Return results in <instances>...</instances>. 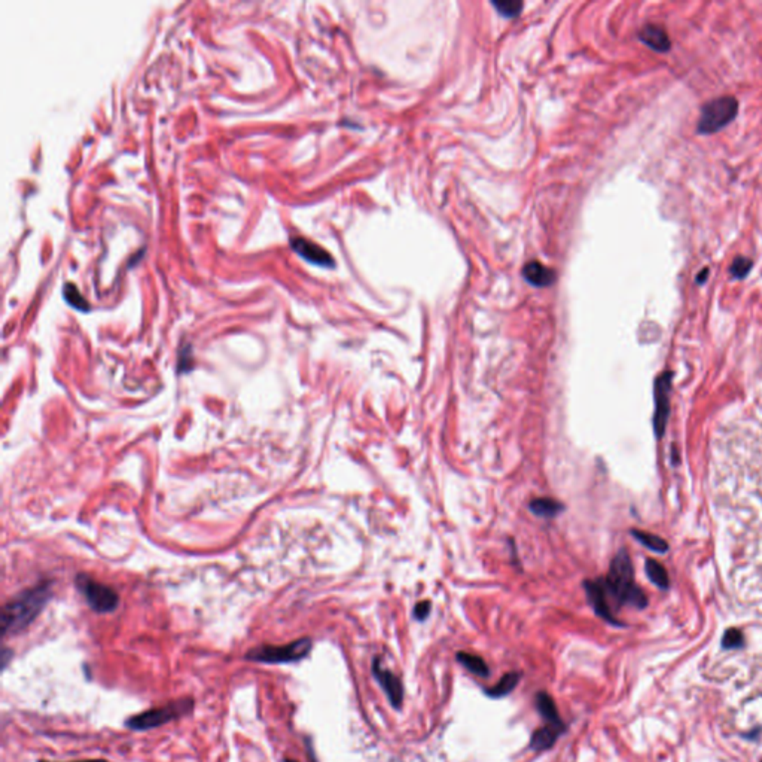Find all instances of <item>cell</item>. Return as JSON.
Here are the masks:
<instances>
[{"mask_svg": "<svg viewBox=\"0 0 762 762\" xmlns=\"http://www.w3.org/2000/svg\"><path fill=\"white\" fill-rule=\"evenodd\" d=\"M40 762H45V761H40ZM80 762H107V761H103V759H91V761H80Z\"/></svg>", "mask_w": 762, "mask_h": 762, "instance_id": "obj_20", "label": "cell"}, {"mask_svg": "<svg viewBox=\"0 0 762 762\" xmlns=\"http://www.w3.org/2000/svg\"><path fill=\"white\" fill-rule=\"evenodd\" d=\"M193 368V347H182L179 352V373H188Z\"/></svg>", "mask_w": 762, "mask_h": 762, "instance_id": "obj_18", "label": "cell"}, {"mask_svg": "<svg viewBox=\"0 0 762 762\" xmlns=\"http://www.w3.org/2000/svg\"><path fill=\"white\" fill-rule=\"evenodd\" d=\"M75 584L93 611L98 613H109L118 608L119 597L114 588L102 584V582L85 574L77 575Z\"/></svg>", "mask_w": 762, "mask_h": 762, "instance_id": "obj_3", "label": "cell"}, {"mask_svg": "<svg viewBox=\"0 0 762 762\" xmlns=\"http://www.w3.org/2000/svg\"><path fill=\"white\" fill-rule=\"evenodd\" d=\"M290 246H292L294 251L301 257H304L310 264L320 267H334V257L311 240H307L304 237H294L290 240Z\"/></svg>", "mask_w": 762, "mask_h": 762, "instance_id": "obj_7", "label": "cell"}, {"mask_svg": "<svg viewBox=\"0 0 762 762\" xmlns=\"http://www.w3.org/2000/svg\"><path fill=\"white\" fill-rule=\"evenodd\" d=\"M190 709H193V700L189 698L179 700V701L170 703L169 705H164V708L151 709L148 712L133 716V718L127 719L126 724L128 728H131V730H136V731L151 730V728L164 725L167 722L179 718V716L189 713Z\"/></svg>", "mask_w": 762, "mask_h": 762, "instance_id": "obj_5", "label": "cell"}, {"mask_svg": "<svg viewBox=\"0 0 762 762\" xmlns=\"http://www.w3.org/2000/svg\"><path fill=\"white\" fill-rule=\"evenodd\" d=\"M431 612V603L429 602H420L416 604V608H414V616L419 621H423L428 618V615Z\"/></svg>", "mask_w": 762, "mask_h": 762, "instance_id": "obj_19", "label": "cell"}, {"mask_svg": "<svg viewBox=\"0 0 762 762\" xmlns=\"http://www.w3.org/2000/svg\"><path fill=\"white\" fill-rule=\"evenodd\" d=\"M565 733V725H554L546 724V726H542L541 730H537L533 737L530 747L535 750H546L550 749L560 734Z\"/></svg>", "mask_w": 762, "mask_h": 762, "instance_id": "obj_10", "label": "cell"}, {"mask_svg": "<svg viewBox=\"0 0 762 762\" xmlns=\"http://www.w3.org/2000/svg\"><path fill=\"white\" fill-rule=\"evenodd\" d=\"M638 36H641V40L643 43H646L648 47H651L652 50H655L658 52L668 51V48H670L668 35H667L663 27H659L657 24L645 26L641 30V33H638Z\"/></svg>", "mask_w": 762, "mask_h": 762, "instance_id": "obj_9", "label": "cell"}, {"mask_svg": "<svg viewBox=\"0 0 762 762\" xmlns=\"http://www.w3.org/2000/svg\"><path fill=\"white\" fill-rule=\"evenodd\" d=\"M457 661L461 664H463L470 673H474L477 676H488L490 670H488V666L486 661L478 657V655H474V654H466V652H458L457 654Z\"/></svg>", "mask_w": 762, "mask_h": 762, "instance_id": "obj_13", "label": "cell"}, {"mask_svg": "<svg viewBox=\"0 0 762 762\" xmlns=\"http://www.w3.org/2000/svg\"><path fill=\"white\" fill-rule=\"evenodd\" d=\"M738 112V103L734 97L715 98L701 109L698 121V133L712 134L719 131L735 118Z\"/></svg>", "mask_w": 762, "mask_h": 762, "instance_id": "obj_4", "label": "cell"}, {"mask_svg": "<svg viewBox=\"0 0 762 762\" xmlns=\"http://www.w3.org/2000/svg\"><path fill=\"white\" fill-rule=\"evenodd\" d=\"M63 295H64V299L69 302L73 308L80 311H89L88 301L81 295L80 289H77L73 283H66L63 289Z\"/></svg>", "mask_w": 762, "mask_h": 762, "instance_id": "obj_15", "label": "cell"}, {"mask_svg": "<svg viewBox=\"0 0 762 762\" xmlns=\"http://www.w3.org/2000/svg\"><path fill=\"white\" fill-rule=\"evenodd\" d=\"M520 680V676L518 673H508L503 676L495 687L487 689V694L491 697H503L507 696V694H509L515 687H517V683Z\"/></svg>", "mask_w": 762, "mask_h": 762, "instance_id": "obj_14", "label": "cell"}, {"mask_svg": "<svg viewBox=\"0 0 762 762\" xmlns=\"http://www.w3.org/2000/svg\"><path fill=\"white\" fill-rule=\"evenodd\" d=\"M536 708H537V712L541 713L542 718L546 721V724L565 725L562 718H560L554 700L550 696H548L546 692L537 694V696H536Z\"/></svg>", "mask_w": 762, "mask_h": 762, "instance_id": "obj_11", "label": "cell"}, {"mask_svg": "<svg viewBox=\"0 0 762 762\" xmlns=\"http://www.w3.org/2000/svg\"><path fill=\"white\" fill-rule=\"evenodd\" d=\"M51 592V582H40L10 599L2 609L3 636L15 634L27 629L48 603Z\"/></svg>", "mask_w": 762, "mask_h": 762, "instance_id": "obj_1", "label": "cell"}, {"mask_svg": "<svg viewBox=\"0 0 762 762\" xmlns=\"http://www.w3.org/2000/svg\"><path fill=\"white\" fill-rule=\"evenodd\" d=\"M529 509L537 515V517H542V518H554L557 517V515L560 512H563L565 507L562 505V503L554 500V499H550V498H539V499H535L530 502L529 505Z\"/></svg>", "mask_w": 762, "mask_h": 762, "instance_id": "obj_12", "label": "cell"}, {"mask_svg": "<svg viewBox=\"0 0 762 762\" xmlns=\"http://www.w3.org/2000/svg\"><path fill=\"white\" fill-rule=\"evenodd\" d=\"M311 646L313 645L310 638L304 637L283 646L262 645L253 648L246 655V658L255 661V663L264 664H289L306 658L311 651Z\"/></svg>", "mask_w": 762, "mask_h": 762, "instance_id": "obj_2", "label": "cell"}, {"mask_svg": "<svg viewBox=\"0 0 762 762\" xmlns=\"http://www.w3.org/2000/svg\"><path fill=\"white\" fill-rule=\"evenodd\" d=\"M523 276L529 283L535 286H550L554 282V271L541 264L539 261L528 262L523 268Z\"/></svg>", "mask_w": 762, "mask_h": 762, "instance_id": "obj_8", "label": "cell"}, {"mask_svg": "<svg viewBox=\"0 0 762 762\" xmlns=\"http://www.w3.org/2000/svg\"><path fill=\"white\" fill-rule=\"evenodd\" d=\"M373 673H374L375 679L378 680L380 685L383 687V689L386 691L389 701L391 703V705H394V708H396V709H399L402 705V700H403V688H402V683L398 679V676H395L394 673H391L390 670L383 668L380 658H375L373 661Z\"/></svg>", "mask_w": 762, "mask_h": 762, "instance_id": "obj_6", "label": "cell"}, {"mask_svg": "<svg viewBox=\"0 0 762 762\" xmlns=\"http://www.w3.org/2000/svg\"><path fill=\"white\" fill-rule=\"evenodd\" d=\"M750 268H752V261L747 260V257L740 256L734 261V264L731 267V274L735 278H743V277L747 276V273L750 271Z\"/></svg>", "mask_w": 762, "mask_h": 762, "instance_id": "obj_17", "label": "cell"}, {"mask_svg": "<svg viewBox=\"0 0 762 762\" xmlns=\"http://www.w3.org/2000/svg\"><path fill=\"white\" fill-rule=\"evenodd\" d=\"M493 6H495L502 15L512 18V17L520 14L523 3L521 2H515V0H508V2H493Z\"/></svg>", "mask_w": 762, "mask_h": 762, "instance_id": "obj_16", "label": "cell"}]
</instances>
